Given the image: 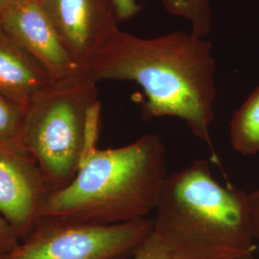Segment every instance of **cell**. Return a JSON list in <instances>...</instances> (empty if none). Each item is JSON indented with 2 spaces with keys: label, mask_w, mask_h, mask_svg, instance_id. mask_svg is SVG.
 Segmentation results:
<instances>
[{
  "label": "cell",
  "mask_w": 259,
  "mask_h": 259,
  "mask_svg": "<svg viewBox=\"0 0 259 259\" xmlns=\"http://www.w3.org/2000/svg\"><path fill=\"white\" fill-rule=\"evenodd\" d=\"M83 72L96 83L117 80L139 84L144 94V119L168 116L184 121L207 146L211 161L220 164L210 135L217 96L210 41L192 32L141 37L119 29Z\"/></svg>",
  "instance_id": "obj_1"
},
{
  "label": "cell",
  "mask_w": 259,
  "mask_h": 259,
  "mask_svg": "<svg viewBox=\"0 0 259 259\" xmlns=\"http://www.w3.org/2000/svg\"><path fill=\"white\" fill-rule=\"evenodd\" d=\"M155 211L153 232L174 259H254L249 193L219 183L206 159L167 176Z\"/></svg>",
  "instance_id": "obj_2"
},
{
  "label": "cell",
  "mask_w": 259,
  "mask_h": 259,
  "mask_svg": "<svg viewBox=\"0 0 259 259\" xmlns=\"http://www.w3.org/2000/svg\"><path fill=\"white\" fill-rule=\"evenodd\" d=\"M167 176L166 150L156 134L96 149L68 185L47 195L39 220L106 226L144 219L155 210Z\"/></svg>",
  "instance_id": "obj_3"
},
{
  "label": "cell",
  "mask_w": 259,
  "mask_h": 259,
  "mask_svg": "<svg viewBox=\"0 0 259 259\" xmlns=\"http://www.w3.org/2000/svg\"><path fill=\"white\" fill-rule=\"evenodd\" d=\"M97 101V83L81 72L50 83L28 105L21 144L50 192L68 185L81 166L89 111Z\"/></svg>",
  "instance_id": "obj_4"
},
{
  "label": "cell",
  "mask_w": 259,
  "mask_h": 259,
  "mask_svg": "<svg viewBox=\"0 0 259 259\" xmlns=\"http://www.w3.org/2000/svg\"><path fill=\"white\" fill-rule=\"evenodd\" d=\"M153 229L147 218L106 226L41 219L4 259H125Z\"/></svg>",
  "instance_id": "obj_5"
},
{
  "label": "cell",
  "mask_w": 259,
  "mask_h": 259,
  "mask_svg": "<svg viewBox=\"0 0 259 259\" xmlns=\"http://www.w3.org/2000/svg\"><path fill=\"white\" fill-rule=\"evenodd\" d=\"M0 27L46 70L52 83L83 72L38 0H19L4 8Z\"/></svg>",
  "instance_id": "obj_6"
},
{
  "label": "cell",
  "mask_w": 259,
  "mask_h": 259,
  "mask_svg": "<svg viewBox=\"0 0 259 259\" xmlns=\"http://www.w3.org/2000/svg\"><path fill=\"white\" fill-rule=\"evenodd\" d=\"M50 193L36 160L19 145H0V215L26 239Z\"/></svg>",
  "instance_id": "obj_7"
},
{
  "label": "cell",
  "mask_w": 259,
  "mask_h": 259,
  "mask_svg": "<svg viewBox=\"0 0 259 259\" xmlns=\"http://www.w3.org/2000/svg\"><path fill=\"white\" fill-rule=\"evenodd\" d=\"M69 55L82 70L116 33L119 20L112 0H38Z\"/></svg>",
  "instance_id": "obj_8"
},
{
  "label": "cell",
  "mask_w": 259,
  "mask_h": 259,
  "mask_svg": "<svg viewBox=\"0 0 259 259\" xmlns=\"http://www.w3.org/2000/svg\"><path fill=\"white\" fill-rule=\"evenodd\" d=\"M51 83L46 70L0 27V94L26 109Z\"/></svg>",
  "instance_id": "obj_9"
},
{
  "label": "cell",
  "mask_w": 259,
  "mask_h": 259,
  "mask_svg": "<svg viewBox=\"0 0 259 259\" xmlns=\"http://www.w3.org/2000/svg\"><path fill=\"white\" fill-rule=\"evenodd\" d=\"M119 22L138 15L141 7L137 0H112ZM212 0H162L163 6L172 15L187 19L191 32L205 37L212 28Z\"/></svg>",
  "instance_id": "obj_10"
},
{
  "label": "cell",
  "mask_w": 259,
  "mask_h": 259,
  "mask_svg": "<svg viewBox=\"0 0 259 259\" xmlns=\"http://www.w3.org/2000/svg\"><path fill=\"white\" fill-rule=\"evenodd\" d=\"M229 136L232 149L242 156L259 153V85L233 112Z\"/></svg>",
  "instance_id": "obj_11"
},
{
  "label": "cell",
  "mask_w": 259,
  "mask_h": 259,
  "mask_svg": "<svg viewBox=\"0 0 259 259\" xmlns=\"http://www.w3.org/2000/svg\"><path fill=\"white\" fill-rule=\"evenodd\" d=\"M26 109L0 94V145H19Z\"/></svg>",
  "instance_id": "obj_12"
},
{
  "label": "cell",
  "mask_w": 259,
  "mask_h": 259,
  "mask_svg": "<svg viewBox=\"0 0 259 259\" xmlns=\"http://www.w3.org/2000/svg\"><path fill=\"white\" fill-rule=\"evenodd\" d=\"M132 259L174 258L153 232L134 252Z\"/></svg>",
  "instance_id": "obj_13"
},
{
  "label": "cell",
  "mask_w": 259,
  "mask_h": 259,
  "mask_svg": "<svg viewBox=\"0 0 259 259\" xmlns=\"http://www.w3.org/2000/svg\"><path fill=\"white\" fill-rule=\"evenodd\" d=\"M18 232L0 215V259H4L20 244Z\"/></svg>",
  "instance_id": "obj_14"
},
{
  "label": "cell",
  "mask_w": 259,
  "mask_h": 259,
  "mask_svg": "<svg viewBox=\"0 0 259 259\" xmlns=\"http://www.w3.org/2000/svg\"><path fill=\"white\" fill-rule=\"evenodd\" d=\"M250 223L254 239L259 245V186L249 193Z\"/></svg>",
  "instance_id": "obj_15"
},
{
  "label": "cell",
  "mask_w": 259,
  "mask_h": 259,
  "mask_svg": "<svg viewBox=\"0 0 259 259\" xmlns=\"http://www.w3.org/2000/svg\"><path fill=\"white\" fill-rule=\"evenodd\" d=\"M17 1H19V0H0V12Z\"/></svg>",
  "instance_id": "obj_16"
}]
</instances>
